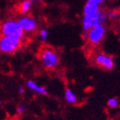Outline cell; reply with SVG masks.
Listing matches in <instances>:
<instances>
[{
  "label": "cell",
  "instance_id": "obj_1",
  "mask_svg": "<svg viewBox=\"0 0 120 120\" xmlns=\"http://www.w3.org/2000/svg\"><path fill=\"white\" fill-rule=\"evenodd\" d=\"M1 34L4 36L17 38L22 40V38L24 35V31L22 29L18 22L14 20H9L3 23L1 27Z\"/></svg>",
  "mask_w": 120,
  "mask_h": 120
},
{
  "label": "cell",
  "instance_id": "obj_2",
  "mask_svg": "<svg viewBox=\"0 0 120 120\" xmlns=\"http://www.w3.org/2000/svg\"><path fill=\"white\" fill-rule=\"evenodd\" d=\"M21 40L17 38L3 36L0 39V51L4 53H13L20 47Z\"/></svg>",
  "mask_w": 120,
  "mask_h": 120
},
{
  "label": "cell",
  "instance_id": "obj_3",
  "mask_svg": "<svg viewBox=\"0 0 120 120\" xmlns=\"http://www.w3.org/2000/svg\"><path fill=\"white\" fill-rule=\"evenodd\" d=\"M41 61L47 69H54L58 64V55L52 49H45L41 52Z\"/></svg>",
  "mask_w": 120,
  "mask_h": 120
},
{
  "label": "cell",
  "instance_id": "obj_4",
  "mask_svg": "<svg viewBox=\"0 0 120 120\" xmlns=\"http://www.w3.org/2000/svg\"><path fill=\"white\" fill-rule=\"evenodd\" d=\"M105 34V28L103 26L92 28L86 33V38H88L89 42L94 45H97L103 40Z\"/></svg>",
  "mask_w": 120,
  "mask_h": 120
},
{
  "label": "cell",
  "instance_id": "obj_5",
  "mask_svg": "<svg viewBox=\"0 0 120 120\" xmlns=\"http://www.w3.org/2000/svg\"><path fill=\"white\" fill-rule=\"evenodd\" d=\"M103 2L104 0H88L83 9V15L94 19L100 10V5Z\"/></svg>",
  "mask_w": 120,
  "mask_h": 120
},
{
  "label": "cell",
  "instance_id": "obj_6",
  "mask_svg": "<svg viewBox=\"0 0 120 120\" xmlns=\"http://www.w3.org/2000/svg\"><path fill=\"white\" fill-rule=\"evenodd\" d=\"M18 23L24 32L32 33L37 28V22H36L35 19L30 17L28 15L21 17L18 21Z\"/></svg>",
  "mask_w": 120,
  "mask_h": 120
},
{
  "label": "cell",
  "instance_id": "obj_7",
  "mask_svg": "<svg viewBox=\"0 0 120 120\" xmlns=\"http://www.w3.org/2000/svg\"><path fill=\"white\" fill-rule=\"evenodd\" d=\"M94 61L98 65L105 68L106 70H112L114 67V61L112 58L105 54H98L95 57Z\"/></svg>",
  "mask_w": 120,
  "mask_h": 120
},
{
  "label": "cell",
  "instance_id": "obj_8",
  "mask_svg": "<svg viewBox=\"0 0 120 120\" xmlns=\"http://www.w3.org/2000/svg\"><path fill=\"white\" fill-rule=\"evenodd\" d=\"M27 87L29 88L30 90H32L34 92H36L38 94H43V95H45L48 94V91L46 90V88L42 87V86H40L39 84L34 82V81H28V82H27Z\"/></svg>",
  "mask_w": 120,
  "mask_h": 120
},
{
  "label": "cell",
  "instance_id": "obj_9",
  "mask_svg": "<svg viewBox=\"0 0 120 120\" xmlns=\"http://www.w3.org/2000/svg\"><path fill=\"white\" fill-rule=\"evenodd\" d=\"M107 14L104 13L101 10H99L97 13V15H95V17L94 18V22H93V28L94 27H99V26H103L105 22L107 19Z\"/></svg>",
  "mask_w": 120,
  "mask_h": 120
},
{
  "label": "cell",
  "instance_id": "obj_10",
  "mask_svg": "<svg viewBox=\"0 0 120 120\" xmlns=\"http://www.w3.org/2000/svg\"><path fill=\"white\" fill-rule=\"evenodd\" d=\"M64 98L66 101L70 104H76L77 103V96L70 88L66 89L64 94Z\"/></svg>",
  "mask_w": 120,
  "mask_h": 120
},
{
  "label": "cell",
  "instance_id": "obj_11",
  "mask_svg": "<svg viewBox=\"0 0 120 120\" xmlns=\"http://www.w3.org/2000/svg\"><path fill=\"white\" fill-rule=\"evenodd\" d=\"M93 22H94V19L88 16L83 15L82 17V29L85 31L86 33L89 31L91 28H93Z\"/></svg>",
  "mask_w": 120,
  "mask_h": 120
},
{
  "label": "cell",
  "instance_id": "obj_12",
  "mask_svg": "<svg viewBox=\"0 0 120 120\" xmlns=\"http://www.w3.org/2000/svg\"><path fill=\"white\" fill-rule=\"evenodd\" d=\"M31 7H32V2H30L28 0H25L21 4V9H20L21 12L23 13V14L29 12V10H31Z\"/></svg>",
  "mask_w": 120,
  "mask_h": 120
},
{
  "label": "cell",
  "instance_id": "obj_13",
  "mask_svg": "<svg viewBox=\"0 0 120 120\" xmlns=\"http://www.w3.org/2000/svg\"><path fill=\"white\" fill-rule=\"evenodd\" d=\"M39 36H40V40L46 41V40H47V38H48V31L46 29H41L40 31Z\"/></svg>",
  "mask_w": 120,
  "mask_h": 120
},
{
  "label": "cell",
  "instance_id": "obj_14",
  "mask_svg": "<svg viewBox=\"0 0 120 120\" xmlns=\"http://www.w3.org/2000/svg\"><path fill=\"white\" fill-rule=\"evenodd\" d=\"M107 104H108V105H109L110 107L115 108L118 105V100H117V99H115V98H111V99H109V100H108Z\"/></svg>",
  "mask_w": 120,
  "mask_h": 120
},
{
  "label": "cell",
  "instance_id": "obj_15",
  "mask_svg": "<svg viewBox=\"0 0 120 120\" xmlns=\"http://www.w3.org/2000/svg\"><path fill=\"white\" fill-rule=\"evenodd\" d=\"M107 17L111 18V19H116L118 17V13L117 11H112L107 15Z\"/></svg>",
  "mask_w": 120,
  "mask_h": 120
},
{
  "label": "cell",
  "instance_id": "obj_16",
  "mask_svg": "<svg viewBox=\"0 0 120 120\" xmlns=\"http://www.w3.org/2000/svg\"><path fill=\"white\" fill-rule=\"evenodd\" d=\"M17 112L18 113H22L26 111V106L25 105H19L17 107Z\"/></svg>",
  "mask_w": 120,
  "mask_h": 120
},
{
  "label": "cell",
  "instance_id": "obj_17",
  "mask_svg": "<svg viewBox=\"0 0 120 120\" xmlns=\"http://www.w3.org/2000/svg\"><path fill=\"white\" fill-rule=\"evenodd\" d=\"M18 93H19V94H22L23 93H24V88L22 87H20L19 89H18Z\"/></svg>",
  "mask_w": 120,
  "mask_h": 120
},
{
  "label": "cell",
  "instance_id": "obj_18",
  "mask_svg": "<svg viewBox=\"0 0 120 120\" xmlns=\"http://www.w3.org/2000/svg\"><path fill=\"white\" fill-rule=\"evenodd\" d=\"M28 1H30V2H37L38 0H28Z\"/></svg>",
  "mask_w": 120,
  "mask_h": 120
}]
</instances>
